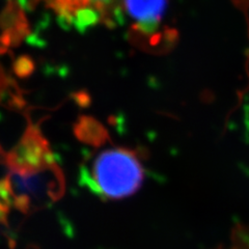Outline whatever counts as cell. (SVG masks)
<instances>
[{
    "label": "cell",
    "mask_w": 249,
    "mask_h": 249,
    "mask_svg": "<svg viewBox=\"0 0 249 249\" xmlns=\"http://www.w3.org/2000/svg\"><path fill=\"white\" fill-rule=\"evenodd\" d=\"M92 174L101 193L110 199L132 196L143 180V169L137 156L126 149L101 153L93 163Z\"/></svg>",
    "instance_id": "1"
},
{
    "label": "cell",
    "mask_w": 249,
    "mask_h": 249,
    "mask_svg": "<svg viewBox=\"0 0 249 249\" xmlns=\"http://www.w3.org/2000/svg\"><path fill=\"white\" fill-rule=\"evenodd\" d=\"M3 162L12 175H36L48 169H57L50 146L40 129L29 124L20 142L15 147L3 153Z\"/></svg>",
    "instance_id": "2"
},
{
    "label": "cell",
    "mask_w": 249,
    "mask_h": 249,
    "mask_svg": "<svg viewBox=\"0 0 249 249\" xmlns=\"http://www.w3.org/2000/svg\"><path fill=\"white\" fill-rule=\"evenodd\" d=\"M66 25L85 29L110 22L123 0H41Z\"/></svg>",
    "instance_id": "3"
},
{
    "label": "cell",
    "mask_w": 249,
    "mask_h": 249,
    "mask_svg": "<svg viewBox=\"0 0 249 249\" xmlns=\"http://www.w3.org/2000/svg\"><path fill=\"white\" fill-rule=\"evenodd\" d=\"M122 4L140 30L150 33L157 27L164 14L166 0H123Z\"/></svg>",
    "instance_id": "4"
},
{
    "label": "cell",
    "mask_w": 249,
    "mask_h": 249,
    "mask_svg": "<svg viewBox=\"0 0 249 249\" xmlns=\"http://www.w3.org/2000/svg\"><path fill=\"white\" fill-rule=\"evenodd\" d=\"M74 134L79 142L99 147L107 142L109 134L106 128L95 118L81 115L74 124Z\"/></svg>",
    "instance_id": "5"
}]
</instances>
